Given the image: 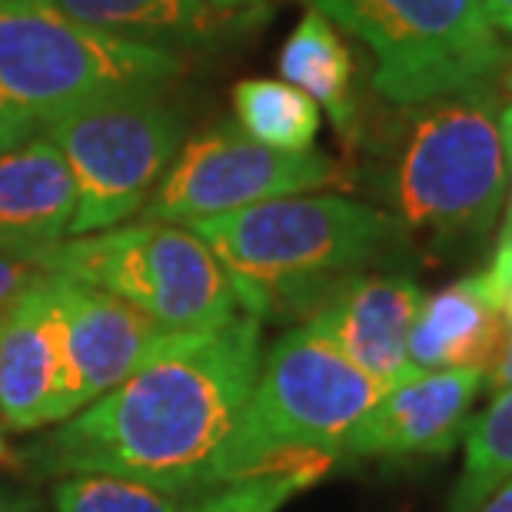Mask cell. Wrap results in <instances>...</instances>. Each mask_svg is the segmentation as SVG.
Here are the masks:
<instances>
[{"mask_svg": "<svg viewBox=\"0 0 512 512\" xmlns=\"http://www.w3.org/2000/svg\"><path fill=\"white\" fill-rule=\"evenodd\" d=\"M509 157L489 87L403 107L380 193L403 230L459 247L486 237L506 197Z\"/></svg>", "mask_w": 512, "mask_h": 512, "instance_id": "3", "label": "cell"}, {"mask_svg": "<svg viewBox=\"0 0 512 512\" xmlns=\"http://www.w3.org/2000/svg\"><path fill=\"white\" fill-rule=\"evenodd\" d=\"M423 290L403 273H360L316 306L306 323L383 389L406 380L409 333Z\"/></svg>", "mask_w": 512, "mask_h": 512, "instance_id": "13", "label": "cell"}, {"mask_svg": "<svg viewBox=\"0 0 512 512\" xmlns=\"http://www.w3.org/2000/svg\"><path fill=\"white\" fill-rule=\"evenodd\" d=\"M77 413L57 280L44 276L0 326V419L7 433H37Z\"/></svg>", "mask_w": 512, "mask_h": 512, "instance_id": "10", "label": "cell"}, {"mask_svg": "<svg viewBox=\"0 0 512 512\" xmlns=\"http://www.w3.org/2000/svg\"><path fill=\"white\" fill-rule=\"evenodd\" d=\"M506 320H509V330H506L503 350H499L493 370H489V383L496 389H512V300L506 303Z\"/></svg>", "mask_w": 512, "mask_h": 512, "instance_id": "24", "label": "cell"}, {"mask_svg": "<svg viewBox=\"0 0 512 512\" xmlns=\"http://www.w3.org/2000/svg\"><path fill=\"white\" fill-rule=\"evenodd\" d=\"M330 456H290L276 463L230 479L223 486H210L207 496L187 512H280L293 496L320 483L330 469Z\"/></svg>", "mask_w": 512, "mask_h": 512, "instance_id": "20", "label": "cell"}, {"mask_svg": "<svg viewBox=\"0 0 512 512\" xmlns=\"http://www.w3.org/2000/svg\"><path fill=\"white\" fill-rule=\"evenodd\" d=\"M0 512H44L30 493L17 486H0Z\"/></svg>", "mask_w": 512, "mask_h": 512, "instance_id": "26", "label": "cell"}, {"mask_svg": "<svg viewBox=\"0 0 512 512\" xmlns=\"http://www.w3.org/2000/svg\"><path fill=\"white\" fill-rule=\"evenodd\" d=\"M64 153L77 187L70 237H87L137 217L183 143V114L160 90L87 100L40 130Z\"/></svg>", "mask_w": 512, "mask_h": 512, "instance_id": "8", "label": "cell"}, {"mask_svg": "<svg viewBox=\"0 0 512 512\" xmlns=\"http://www.w3.org/2000/svg\"><path fill=\"white\" fill-rule=\"evenodd\" d=\"M54 512H180L177 496L117 476L54 479Z\"/></svg>", "mask_w": 512, "mask_h": 512, "instance_id": "21", "label": "cell"}, {"mask_svg": "<svg viewBox=\"0 0 512 512\" xmlns=\"http://www.w3.org/2000/svg\"><path fill=\"white\" fill-rule=\"evenodd\" d=\"M237 127L273 150H313L320 133V107L286 80H240L233 87Z\"/></svg>", "mask_w": 512, "mask_h": 512, "instance_id": "18", "label": "cell"}, {"mask_svg": "<svg viewBox=\"0 0 512 512\" xmlns=\"http://www.w3.org/2000/svg\"><path fill=\"white\" fill-rule=\"evenodd\" d=\"M4 316H0V326H4ZM4 466H20V456L14 453V449H10V443H7V426H4V419H0V469H4Z\"/></svg>", "mask_w": 512, "mask_h": 512, "instance_id": "28", "label": "cell"}, {"mask_svg": "<svg viewBox=\"0 0 512 512\" xmlns=\"http://www.w3.org/2000/svg\"><path fill=\"white\" fill-rule=\"evenodd\" d=\"M346 183L350 173L343 163L320 150H273L237 124H217L177 150L140 217L190 227L276 197Z\"/></svg>", "mask_w": 512, "mask_h": 512, "instance_id": "9", "label": "cell"}, {"mask_svg": "<svg viewBox=\"0 0 512 512\" xmlns=\"http://www.w3.org/2000/svg\"><path fill=\"white\" fill-rule=\"evenodd\" d=\"M263 363V320L173 330L124 383L20 453L37 476H117L170 496L207 489Z\"/></svg>", "mask_w": 512, "mask_h": 512, "instance_id": "1", "label": "cell"}, {"mask_svg": "<svg viewBox=\"0 0 512 512\" xmlns=\"http://www.w3.org/2000/svg\"><path fill=\"white\" fill-rule=\"evenodd\" d=\"M479 7H483V14L496 34L512 37V0H479Z\"/></svg>", "mask_w": 512, "mask_h": 512, "instance_id": "25", "label": "cell"}, {"mask_svg": "<svg viewBox=\"0 0 512 512\" xmlns=\"http://www.w3.org/2000/svg\"><path fill=\"white\" fill-rule=\"evenodd\" d=\"M213 7H223V10H243V7H256L263 0H210Z\"/></svg>", "mask_w": 512, "mask_h": 512, "instance_id": "30", "label": "cell"}, {"mask_svg": "<svg viewBox=\"0 0 512 512\" xmlns=\"http://www.w3.org/2000/svg\"><path fill=\"white\" fill-rule=\"evenodd\" d=\"M483 389L476 370H419L399 380L350 429L340 456H443L469 426Z\"/></svg>", "mask_w": 512, "mask_h": 512, "instance_id": "11", "label": "cell"}, {"mask_svg": "<svg viewBox=\"0 0 512 512\" xmlns=\"http://www.w3.org/2000/svg\"><path fill=\"white\" fill-rule=\"evenodd\" d=\"M503 87H506L509 94H512V64H509V67L503 70Z\"/></svg>", "mask_w": 512, "mask_h": 512, "instance_id": "31", "label": "cell"}, {"mask_svg": "<svg viewBox=\"0 0 512 512\" xmlns=\"http://www.w3.org/2000/svg\"><path fill=\"white\" fill-rule=\"evenodd\" d=\"M466 463L449 512H476L512 476V389H499L493 406L466 426Z\"/></svg>", "mask_w": 512, "mask_h": 512, "instance_id": "19", "label": "cell"}, {"mask_svg": "<svg viewBox=\"0 0 512 512\" xmlns=\"http://www.w3.org/2000/svg\"><path fill=\"white\" fill-rule=\"evenodd\" d=\"M486 280L493 286V293L499 296L503 303L512 300V193H509V210H506V220H503V230H499V240H496V253H493V263L486 270Z\"/></svg>", "mask_w": 512, "mask_h": 512, "instance_id": "23", "label": "cell"}, {"mask_svg": "<svg viewBox=\"0 0 512 512\" xmlns=\"http://www.w3.org/2000/svg\"><path fill=\"white\" fill-rule=\"evenodd\" d=\"M386 389L310 323L293 326L263 356L237 426L213 459L207 489L290 456L336 459Z\"/></svg>", "mask_w": 512, "mask_h": 512, "instance_id": "5", "label": "cell"}, {"mask_svg": "<svg viewBox=\"0 0 512 512\" xmlns=\"http://www.w3.org/2000/svg\"><path fill=\"white\" fill-rule=\"evenodd\" d=\"M77 187L67 160L47 137L0 153V240L57 247L70 237Z\"/></svg>", "mask_w": 512, "mask_h": 512, "instance_id": "15", "label": "cell"}, {"mask_svg": "<svg viewBox=\"0 0 512 512\" xmlns=\"http://www.w3.org/2000/svg\"><path fill=\"white\" fill-rule=\"evenodd\" d=\"M506 303L486 273L463 276L433 296H423L409 333V366L419 370H476L489 376L503 350Z\"/></svg>", "mask_w": 512, "mask_h": 512, "instance_id": "14", "label": "cell"}, {"mask_svg": "<svg viewBox=\"0 0 512 512\" xmlns=\"http://www.w3.org/2000/svg\"><path fill=\"white\" fill-rule=\"evenodd\" d=\"M57 247H30V243L0 240V316L37 286L44 276L54 273Z\"/></svg>", "mask_w": 512, "mask_h": 512, "instance_id": "22", "label": "cell"}, {"mask_svg": "<svg viewBox=\"0 0 512 512\" xmlns=\"http://www.w3.org/2000/svg\"><path fill=\"white\" fill-rule=\"evenodd\" d=\"M499 133H503V147H506V157L512 163V104H506L499 110Z\"/></svg>", "mask_w": 512, "mask_h": 512, "instance_id": "29", "label": "cell"}, {"mask_svg": "<svg viewBox=\"0 0 512 512\" xmlns=\"http://www.w3.org/2000/svg\"><path fill=\"white\" fill-rule=\"evenodd\" d=\"M217 253L256 320L306 316L403 243L393 213L340 193H296L190 223Z\"/></svg>", "mask_w": 512, "mask_h": 512, "instance_id": "2", "label": "cell"}, {"mask_svg": "<svg viewBox=\"0 0 512 512\" xmlns=\"http://www.w3.org/2000/svg\"><path fill=\"white\" fill-rule=\"evenodd\" d=\"M54 4L100 34L163 47L173 54L190 47H213L237 37L247 24H256V14L213 7L210 0H54Z\"/></svg>", "mask_w": 512, "mask_h": 512, "instance_id": "16", "label": "cell"}, {"mask_svg": "<svg viewBox=\"0 0 512 512\" xmlns=\"http://www.w3.org/2000/svg\"><path fill=\"white\" fill-rule=\"evenodd\" d=\"M54 273L107 290L153 316L163 330H213L247 310L227 266L190 227L160 220L67 237Z\"/></svg>", "mask_w": 512, "mask_h": 512, "instance_id": "7", "label": "cell"}, {"mask_svg": "<svg viewBox=\"0 0 512 512\" xmlns=\"http://www.w3.org/2000/svg\"><path fill=\"white\" fill-rule=\"evenodd\" d=\"M183 74L180 54L100 34L54 0H0V153L87 100L163 90Z\"/></svg>", "mask_w": 512, "mask_h": 512, "instance_id": "4", "label": "cell"}, {"mask_svg": "<svg viewBox=\"0 0 512 512\" xmlns=\"http://www.w3.org/2000/svg\"><path fill=\"white\" fill-rule=\"evenodd\" d=\"M280 74L286 84L303 90L346 147L360 140V107L353 94V54L320 10H306L280 50Z\"/></svg>", "mask_w": 512, "mask_h": 512, "instance_id": "17", "label": "cell"}, {"mask_svg": "<svg viewBox=\"0 0 512 512\" xmlns=\"http://www.w3.org/2000/svg\"><path fill=\"white\" fill-rule=\"evenodd\" d=\"M483 512H512V479L496 489L493 496L483 503Z\"/></svg>", "mask_w": 512, "mask_h": 512, "instance_id": "27", "label": "cell"}, {"mask_svg": "<svg viewBox=\"0 0 512 512\" xmlns=\"http://www.w3.org/2000/svg\"><path fill=\"white\" fill-rule=\"evenodd\" d=\"M77 413L137 373L173 330L120 296L54 273Z\"/></svg>", "mask_w": 512, "mask_h": 512, "instance_id": "12", "label": "cell"}, {"mask_svg": "<svg viewBox=\"0 0 512 512\" xmlns=\"http://www.w3.org/2000/svg\"><path fill=\"white\" fill-rule=\"evenodd\" d=\"M363 40L373 54V87L396 107L489 87L509 47L479 0H306Z\"/></svg>", "mask_w": 512, "mask_h": 512, "instance_id": "6", "label": "cell"}]
</instances>
